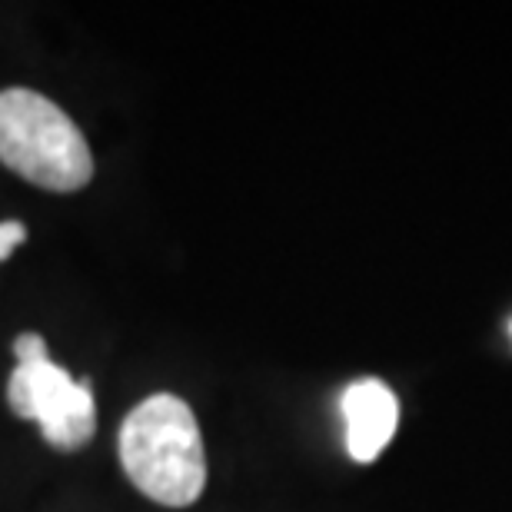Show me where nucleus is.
Segmentation results:
<instances>
[{
  "label": "nucleus",
  "mask_w": 512,
  "mask_h": 512,
  "mask_svg": "<svg viewBox=\"0 0 512 512\" xmlns=\"http://www.w3.org/2000/svg\"><path fill=\"white\" fill-rule=\"evenodd\" d=\"M120 463L153 503L183 509L207 486V456L193 409L173 393L147 396L120 426Z\"/></svg>",
  "instance_id": "nucleus-1"
},
{
  "label": "nucleus",
  "mask_w": 512,
  "mask_h": 512,
  "mask_svg": "<svg viewBox=\"0 0 512 512\" xmlns=\"http://www.w3.org/2000/svg\"><path fill=\"white\" fill-rule=\"evenodd\" d=\"M346 449L356 463H373L389 446L399 423V403L393 389L380 380H360L343 393Z\"/></svg>",
  "instance_id": "nucleus-4"
},
{
  "label": "nucleus",
  "mask_w": 512,
  "mask_h": 512,
  "mask_svg": "<svg viewBox=\"0 0 512 512\" xmlns=\"http://www.w3.org/2000/svg\"><path fill=\"white\" fill-rule=\"evenodd\" d=\"M0 163L44 190L70 193L94 177L80 127L37 90H0Z\"/></svg>",
  "instance_id": "nucleus-2"
},
{
  "label": "nucleus",
  "mask_w": 512,
  "mask_h": 512,
  "mask_svg": "<svg viewBox=\"0 0 512 512\" xmlns=\"http://www.w3.org/2000/svg\"><path fill=\"white\" fill-rule=\"evenodd\" d=\"M24 240H27V227H24V223H17V220L0 223V263H4L7 256L14 253Z\"/></svg>",
  "instance_id": "nucleus-5"
},
{
  "label": "nucleus",
  "mask_w": 512,
  "mask_h": 512,
  "mask_svg": "<svg viewBox=\"0 0 512 512\" xmlns=\"http://www.w3.org/2000/svg\"><path fill=\"white\" fill-rule=\"evenodd\" d=\"M17 370L10 373L7 403L20 419H34L60 453H77L94 439L97 403L90 380H74L50 360L40 333H20L14 343Z\"/></svg>",
  "instance_id": "nucleus-3"
}]
</instances>
